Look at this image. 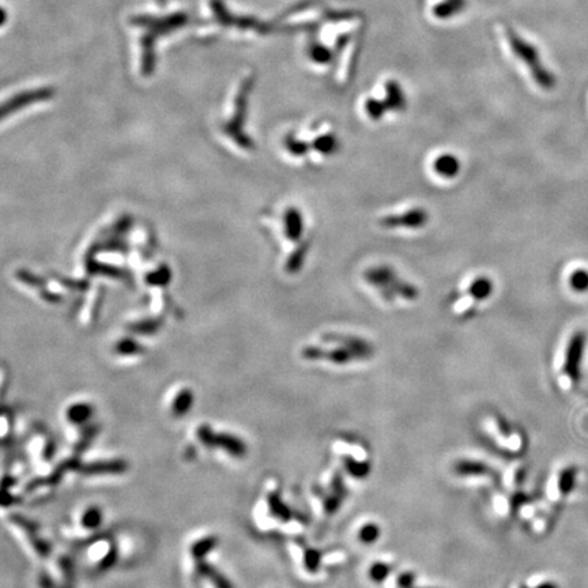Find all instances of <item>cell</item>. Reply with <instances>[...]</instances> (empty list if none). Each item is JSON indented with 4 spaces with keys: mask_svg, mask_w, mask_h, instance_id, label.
<instances>
[{
    "mask_svg": "<svg viewBox=\"0 0 588 588\" xmlns=\"http://www.w3.org/2000/svg\"><path fill=\"white\" fill-rule=\"evenodd\" d=\"M570 286L576 292H586L588 290V271L586 270H576L569 278Z\"/></svg>",
    "mask_w": 588,
    "mask_h": 588,
    "instance_id": "24",
    "label": "cell"
},
{
    "mask_svg": "<svg viewBox=\"0 0 588 588\" xmlns=\"http://www.w3.org/2000/svg\"><path fill=\"white\" fill-rule=\"evenodd\" d=\"M194 403V393L190 390H183L177 395L176 399L173 400L172 405V412L175 417H183L187 412H190V409L192 408Z\"/></svg>",
    "mask_w": 588,
    "mask_h": 588,
    "instance_id": "16",
    "label": "cell"
},
{
    "mask_svg": "<svg viewBox=\"0 0 588 588\" xmlns=\"http://www.w3.org/2000/svg\"><path fill=\"white\" fill-rule=\"evenodd\" d=\"M288 147H289V150L295 154V156H302V154H307V152L310 150V146L307 145V143H304V142H300V140H289V143H288Z\"/></svg>",
    "mask_w": 588,
    "mask_h": 588,
    "instance_id": "30",
    "label": "cell"
},
{
    "mask_svg": "<svg viewBox=\"0 0 588 588\" xmlns=\"http://www.w3.org/2000/svg\"><path fill=\"white\" fill-rule=\"evenodd\" d=\"M197 437L200 440V443L209 448H214V440H216V433L209 425H202L197 429Z\"/></svg>",
    "mask_w": 588,
    "mask_h": 588,
    "instance_id": "26",
    "label": "cell"
},
{
    "mask_svg": "<svg viewBox=\"0 0 588 588\" xmlns=\"http://www.w3.org/2000/svg\"><path fill=\"white\" fill-rule=\"evenodd\" d=\"M188 22V17L184 13H176L166 17H150V16H139L133 18V23L147 29L149 33L153 36H161L166 35L168 32L176 30L178 27L184 26Z\"/></svg>",
    "mask_w": 588,
    "mask_h": 588,
    "instance_id": "5",
    "label": "cell"
},
{
    "mask_svg": "<svg viewBox=\"0 0 588 588\" xmlns=\"http://www.w3.org/2000/svg\"><path fill=\"white\" fill-rule=\"evenodd\" d=\"M573 484H575V470L567 469L560 472L557 477V491L563 496H568L572 491Z\"/></svg>",
    "mask_w": 588,
    "mask_h": 588,
    "instance_id": "22",
    "label": "cell"
},
{
    "mask_svg": "<svg viewBox=\"0 0 588 588\" xmlns=\"http://www.w3.org/2000/svg\"><path fill=\"white\" fill-rule=\"evenodd\" d=\"M127 463L121 459L115 460H104V462H94L89 465H80L78 471L86 474V475H97V474H121L127 470Z\"/></svg>",
    "mask_w": 588,
    "mask_h": 588,
    "instance_id": "9",
    "label": "cell"
},
{
    "mask_svg": "<svg viewBox=\"0 0 588 588\" xmlns=\"http://www.w3.org/2000/svg\"><path fill=\"white\" fill-rule=\"evenodd\" d=\"M269 506H270V510L273 512L275 517H278L283 522H288L292 517V512L283 504V501L281 500L278 493H271L269 496Z\"/></svg>",
    "mask_w": 588,
    "mask_h": 588,
    "instance_id": "18",
    "label": "cell"
},
{
    "mask_svg": "<svg viewBox=\"0 0 588 588\" xmlns=\"http://www.w3.org/2000/svg\"><path fill=\"white\" fill-rule=\"evenodd\" d=\"M307 254H308V244H304V245H301V247L297 250V252H295V254H294V255L289 259L288 269H289L290 271H297V270L302 266V262L305 260Z\"/></svg>",
    "mask_w": 588,
    "mask_h": 588,
    "instance_id": "27",
    "label": "cell"
},
{
    "mask_svg": "<svg viewBox=\"0 0 588 588\" xmlns=\"http://www.w3.org/2000/svg\"><path fill=\"white\" fill-rule=\"evenodd\" d=\"M486 428L489 437L493 441L503 450L517 453L523 448V440L522 436L517 431H513L508 422H506L503 418L491 417L486 422Z\"/></svg>",
    "mask_w": 588,
    "mask_h": 588,
    "instance_id": "2",
    "label": "cell"
},
{
    "mask_svg": "<svg viewBox=\"0 0 588 588\" xmlns=\"http://www.w3.org/2000/svg\"><path fill=\"white\" fill-rule=\"evenodd\" d=\"M429 222V213L424 207H412L410 210L399 214L381 216L379 225L384 229H419Z\"/></svg>",
    "mask_w": 588,
    "mask_h": 588,
    "instance_id": "4",
    "label": "cell"
},
{
    "mask_svg": "<svg viewBox=\"0 0 588 588\" xmlns=\"http://www.w3.org/2000/svg\"><path fill=\"white\" fill-rule=\"evenodd\" d=\"M358 541L367 545H372L373 542H376L380 538V527L377 525H374L373 522L364 525L361 529H358Z\"/></svg>",
    "mask_w": 588,
    "mask_h": 588,
    "instance_id": "21",
    "label": "cell"
},
{
    "mask_svg": "<svg viewBox=\"0 0 588 588\" xmlns=\"http://www.w3.org/2000/svg\"><path fill=\"white\" fill-rule=\"evenodd\" d=\"M390 573H391V567L383 561L373 563L372 565H369L368 568V577L374 583L384 582L390 576Z\"/></svg>",
    "mask_w": 588,
    "mask_h": 588,
    "instance_id": "19",
    "label": "cell"
},
{
    "mask_svg": "<svg viewBox=\"0 0 588 588\" xmlns=\"http://www.w3.org/2000/svg\"><path fill=\"white\" fill-rule=\"evenodd\" d=\"M586 333L582 331L573 333L569 339L567 352H565V360L563 365V373L568 377L570 383H579L580 373H582V362H583V354L586 348Z\"/></svg>",
    "mask_w": 588,
    "mask_h": 588,
    "instance_id": "3",
    "label": "cell"
},
{
    "mask_svg": "<svg viewBox=\"0 0 588 588\" xmlns=\"http://www.w3.org/2000/svg\"><path fill=\"white\" fill-rule=\"evenodd\" d=\"M314 147L320 154L330 157L341 150V142L339 137H335L333 134H324L314 139Z\"/></svg>",
    "mask_w": 588,
    "mask_h": 588,
    "instance_id": "13",
    "label": "cell"
},
{
    "mask_svg": "<svg viewBox=\"0 0 588 588\" xmlns=\"http://www.w3.org/2000/svg\"><path fill=\"white\" fill-rule=\"evenodd\" d=\"M453 472L456 477L470 481H482L491 477V469L485 463L477 460H459L453 466Z\"/></svg>",
    "mask_w": 588,
    "mask_h": 588,
    "instance_id": "8",
    "label": "cell"
},
{
    "mask_svg": "<svg viewBox=\"0 0 588 588\" xmlns=\"http://www.w3.org/2000/svg\"><path fill=\"white\" fill-rule=\"evenodd\" d=\"M433 169L440 177L455 178L460 172V161L452 154H441L433 161Z\"/></svg>",
    "mask_w": 588,
    "mask_h": 588,
    "instance_id": "11",
    "label": "cell"
},
{
    "mask_svg": "<svg viewBox=\"0 0 588 588\" xmlns=\"http://www.w3.org/2000/svg\"><path fill=\"white\" fill-rule=\"evenodd\" d=\"M216 542H218V539H216V537H206V538H202L200 541H197L195 545L191 548V553H192V556H194L195 558L200 560V558H203L207 553H210L212 550L216 548Z\"/></svg>",
    "mask_w": 588,
    "mask_h": 588,
    "instance_id": "20",
    "label": "cell"
},
{
    "mask_svg": "<svg viewBox=\"0 0 588 588\" xmlns=\"http://www.w3.org/2000/svg\"><path fill=\"white\" fill-rule=\"evenodd\" d=\"M197 573L200 575V576H204L206 579H209L213 584H214V587L216 588H233V584L221 573V572H218L216 569L213 568L212 565H209V564H204V563H199L197 564Z\"/></svg>",
    "mask_w": 588,
    "mask_h": 588,
    "instance_id": "14",
    "label": "cell"
},
{
    "mask_svg": "<svg viewBox=\"0 0 588 588\" xmlns=\"http://www.w3.org/2000/svg\"><path fill=\"white\" fill-rule=\"evenodd\" d=\"M493 290H494L493 281L488 276L482 275V276L475 278L471 282L470 286L466 290V294L474 301H485L491 295Z\"/></svg>",
    "mask_w": 588,
    "mask_h": 588,
    "instance_id": "12",
    "label": "cell"
},
{
    "mask_svg": "<svg viewBox=\"0 0 588 588\" xmlns=\"http://www.w3.org/2000/svg\"><path fill=\"white\" fill-rule=\"evenodd\" d=\"M214 448H221L235 458H243L247 453V446L244 444V441L228 433H216Z\"/></svg>",
    "mask_w": 588,
    "mask_h": 588,
    "instance_id": "10",
    "label": "cell"
},
{
    "mask_svg": "<svg viewBox=\"0 0 588 588\" xmlns=\"http://www.w3.org/2000/svg\"><path fill=\"white\" fill-rule=\"evenodd\" d=\"M360 447L361 446H358V444L343 443V441H338V444L335 447L338 455L342 456L343 466L355 478L367 477L368 472H369V463H368L367 455L365 453L358 455V452L362 451V448H360Z\"/></svg>",
    "mask_w": 588,
    "mask_h": 588,
    "instance_id": "6",
    "label": "cell"
},
{
    "mask_svg": "<svg viewBox=\"0 0 588 588\" xmlns=\"http://www.w3.org/2000/svg\"><path fill=\"white\" fill-rule=\"evenodd\" d=\"M101 519H102V515L99 508L92 507L85 512L82 517V525L86 529H96L101 525Z\"/></svg>",
    "mask_w": 588,
    "mask_h": 588,
    "instance_id": "25",
    "label": "cell"
},
{
    "mask_svg": "<svg viewBox=\"0 0 588 588\" xmlns=\"http://www.w3.org/2000/svg\"><path fill=\"white\" fill-rule=\"evenodd\" d=\"M97 431V427H87V429L85 431L83 436H82V439H80V441H79L78 444H77V447H75L77 452L85 451V450L87 448V446L92 443V440L96 437Z\"/></svg>",
    "mask_w": 588,
    "mask_h": 588,
    "instance_id": "28",
    "label": "cell"
},
{
    "mask_svg": "<svg viewBox=\"0 0 588 588\" xmlns=\"http://www.w3.org/2000/svg\"><path fill=\"white\" fill-rule=\"evenodd\" d=\"M115 560H116V553H115V550H114L112 553H108V554H106V557L101 561V564H99V569H101V570H105V569L111 568V567L114 565Z\"/></svg>",
    "mask_w": 588,
    "mask_h": 588,
    "instance_id": "31",
    "label": "cell"
},
{
    "mask_svg": "<svg viewBox=\"0 0 588 588\" xmlns=\"http://www.w3.org/2000/svg\"><path fill=\"white\" fill-rule=\"evenodd\" d=\"M93 414V408L90 405L86 403H78L74 405L68 409L67 412V418L70 422L77 424V425H82L85 422H87L92 418Z\"/></svg>",
    "mask_w": 588,
    "mask_h": 588,
    "instance_id": "17",
    "label": "cell"
},
{
    "mask_svg": "<svg viewBox=\"0 0 588 588\" xmlns=\"http://www.w3.org/2000/svg\"><path fill=\"white\" fill-rule=\"evenodd\" d=\"M516 588H529V587H526V586H522V584H520V586H517V587H516Z\"/></svg>",
    "mask_w": 588,
    "mask_h": 588,
    "instance_id": "33",
    "label": "cell"
},
{
    "mask_svg": "<svg viewBox=\"0 0 588 588\" xmlns=\"http://www.w3.org/2000/svg\"><path fill=\"white\" fill-rule=\"evenodd\" d=\"M320 561H321V554L317 550L305 548V550H304V568L307 569L310 573H314V572H317V569L320 568Z\"/></svg>",
    "mask_w": 588,
    "mask_h": 588,
    "instance_id": "23",
    "label": "cell"
},
{
    "mask_svg": "<svg viewBox=\"0 0 588 588\" xmlns=\"http://www.w3.org/2000/svg\"><path fill=\"white\" fill-rule=\"evenodd\" d=\"M326 341L335 343V348H305L302 350V357L311 361L324 360L333 362L335 365H348L354 361L369 360L374 354V348L371 342L353 335L331 333L327 335Z\"/></svg>",
    "mask_w": 588,
    "mask_h": 588,
    "instance_id": "1",
    "label": "cell"
},
{
    "mask_svg": "<svg viewBox=\"0 0 588 588\" xmlns=\"http://www.w3.org/2000/svg\"><path fill=\"white\" fill-rule=\"evenodd\" d=\"M535 588H558L557 587V584H554V583H551V582H542V583H539L538 586H535Z\"/></svg>",
    "mask_w": 588,
    "mask_h": 588,
    "instance_id": "32",
    "label": "cell"
},
{
    "mask_svg": "<svg viewBox=\"0 0 588 588\" xmlns=\"http://www.w3.org/2000/svg\"><path fill=\"white\" fill-rule=\"evenodd\" d=\"M285 222H286V235L293 238L294 241L300 238V235H302V228H304L301 213L295 209L288 210L285 216Z\"/></svg>",
    "mask_w": 588,
    "mask_h": 588,
    "instance_id": "15",
    "label": "cell"
},
{
    "mask_svg": "<svg viewBox=\"0 0 588 588\" xmlns=\"http://www.w3.org/2000/svg\"><path fill=\"white\" fill-rule=\"evenodd\" d=\"M415 583V575L410 572H402L395 576V587L396 588H412Z\"/></svg>",
    "mask_w": 588,
    "mask_h": 588,
    "instance_id": "29",
    "label": "cell"
},
{
    "mask_svg": "<svg viewBox=\"0 0 588 588\" xmlns=\"http://www.w3.org/2000/svg\"><path fill=\"white\" fill-rule=\"evenodd\" d=\"M364 278L369 285H372L373 288L379 290V293L386 301H390V302L395 301V297L391 292V285L398 278V274L390 266L381 264V266L371 267L365 270Z\"/></svg>",
    "mask_w": 588,
    "mask_h": 588,
    "instance_id": "7",
    "label": "cell"
}]
</instances>
